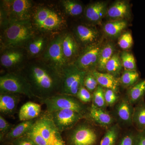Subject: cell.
Here are the masks:
<instances>
[{
  "mask_svg": "<svg viewBox=\"0 0 145 145\" xmlns=\"http://www.w3.org/2000/svg\"><path fill=\"white\" fill-rule=\"evenodd\" d=\"M18 72L25 78L35 98L40 102L61 92V72L42 59L26 63Z\"/></svg>",
  "mask_w": 145,
  "mask_h": 145,
  "instance_id": "obj_1",
  "label": "cell"
},
{
  "mask_svg": "<svg viewBox=\"0 0 145 145\" xmlns=\"http://www.w3.org/2000/svg\"><path fill=\"white\" fill-rule=\"evenodd\" d=\"M1 44L4 49L24 48L36 36L31 20H10L2 28Z\"/></svg>",
  "mask_w": 145,
  "mask_h": 145,
  "instance_id": "obj_2",
  "label": "cell"
},
{
  "mask_svg": "<svg viewBox=\"0 0 145 145\" xmlns=\"http://www.w3.org/2000/svg\"><path fill=\"white\" fill-rule=\"evenodd\" d=\"M31 21L35 29L46 33L60 29L66 23L62 15L46 7H40L33 11Z\"/></svg>",
  "mask_w": 145,
  "mask_h": 145,
  "instance_id": "obj_3",
  "label": "cell"
},
{
  "mask_svg": "<svg viewBox=\"0 0 145 145\" xmlns=\"http://www.w3.org/2000/svg\"><path fill=\"white\" fill-rule=\"evenodd\" d=\"M46 106L47 112H51L62 109L75 111L86 118L88 107L76 97L67 94H57L41 101Z\"/></svg>",
  "mask_w": 145,
  "mask_h": 145,
  "instance_id": "obj_4",
  "label": "cell"
},
{
  "mask_svg": "<svg viewBox=\"0 0 145 145\" xmlns=\"http://www.w3.org/2000/svg\"><path fill=\"white\" fill-rule=\"evenodd\" d=\"M22 94L35 99L31 87L23 75L19 72H7L0 77V93Z\"/></svg>",
  "mask_w": 145,
  "mask_h": 145,
  "instance_id": "obj_5",
  "label": "cell"
},
{
  "mask_svg": "<svg viewBox=\"0 0 145 145\" xmlns=\"http://www.w3.org/2000/svg\"><path fill=\"white\" fill-rule=\"evenodd\" d=\"M87 72L80 70L73 63L67 65L61 71L62 94L76 97L79 89L84 86Z\"/></svg>",
  "mask_w": 145,
  "mask_h": 145,
  "instance_id": "obj_6",
  "label": "cell"
},
{
  "mask_svg": "<svg viewBox=\"0 0 145 145\" xmlns=\"http://www.w3.org/2000/svg\"><path fill=\"white\" fill-rule=\"evenodd\" d=\"M2 7L5 11L9 21L31 20L33 4L30 0H7L2 1Z\"/></svg>",
  "mask_w": 145,
  "mask_h": 145,
  "instance_id": "obj_7",
  "label": "cell"
},
{
  "mask_svg": "<svg viewBox=\"0 0 145 145\" xmlns=\"http://www.w3.org/2000/svg\"><path fill=\"white\" fill-rule=\"evenodd\" d=\"M62 37L63 34H60L48 43L41 59L61 72L63 69L68 65L63 54Z\"/></svg>",
  "mask_w": 145,
  "mask_h": 145,
  "instance_id": "obj_8",
  "label": "cell"
},
{
  "mask_svg": "<svg viewBox=\"0 0 145 145\" xmlns=\"http://www.w3.org/2000/svg\"><path fill=\"white\" fill-rule=\"evenodd\" d=\"M68 131V140L71 145H94L97 142L96 130L88 123H78Z\"/></svg>",
  "mask_w": 145,
  "mask_h": 145,
  "instance_id": "obj_9",
  "label": "cell"
},
{
  "mask_svg": "<svg viewBox=\"0 0 145 145\" xmlns=\"http://www.w3.org/2000/svg\"><path fill=\"white\" fill-rule=\"evenodd\" d=\"M28 55L24 48H13L4 49L1 53L0 63L8 72H18L26 64Z\"/></svg>",
  "mask_w": 145,
  "mask_h": 145,
  "instance_id": "obj_10",
  "label": "cell"
},
{
  "mask_svg": "<svg viewBox=\"0 0 145 145\" xmlns=\"http://www.w3.org/2000/svg\"><path fill=\"white\" fill-rule=\"evenodd\" d=\"M47 113L60 133L72 129L81 119L84 118L78 112L69 109L60 110Z\"/></svg>",
  "mask_w": 145,
  "mask_h": 145,
  "instance_id": "obj_11",
  "label": "cell"
},
{
  "mask_svg": "<svg viewBox=\"0 0 145 145\" xmlns=\"http://www.w3.org/2000/svg\"><path fill=\"white\" fill-rule=\"evenodd\" d=\"M102 47L99 43L86 46L73 62V64L79 69L86 72H92L96 70Z\"/></svg>",
  "mask_w": 145,
  "mask_h": 145,
  "instance_id": "obj_12",
  "label": "cell"
},
{
  "mask_svg": "<svg viewBox=\"0 0 145 145\" xmlns=\"http://www.w3.org/2000/svg\"><path fill=\"white\" fill-rule=\"evenodd\" d=\"M34 127L50 145H52L55 133L58 130L47 112L37 119Z\"/></svg>",
  "mask_w": 145,
  "mask_h": 145,
  "instance_id": "obj_13",
  "label": "cell"
},
{
  "mask_svg": "<svg viewBox=\"0 0 145 145\" xmlns=\"http://www.w3.org/2000/svg\"><path fill=\"white\" fill-rule=\"evenodd\" d=\"M86 118L95 125L104 127H109L114 122V118L111 114L105 109L99 108L92 104L88 108Z\"/></svg>",
  "mask_w": 145,
  "mask_h": 145,
  "instance_id": "obj_14",
  "label": "cell"
},
{
  "mask_svg": "<svg viewBox=\"0 0 145 145\" xmlns=\"http://www.w3.org/2000/svg\"><path fill=\"white\" fill-rule=\"evenodd\" d=\"M74 31L78 42L86 46L96 43L99 37V31L96 28L85 25H77Z\"/></svg>",
  "mask_w": 145,
  "mask_h": 145,
  "instance_id": "obj_15",
  "label": "cell"
},
{
  "mask_svg": "<svg viewBox=\"0 0 145 145\" xmlns=\"http://www.w3.org/2000/svg\"><path fill=\"white\" fill-rule=\"evenodd\" d=\"M20 94L0 93V112L1 115L12 116L15 114L20 100Z\"/></svg>",
  "mask_w": 145,
  "mask_h": 145,
  "instance_id": "obj_16",
  "label": "cell"
},
{
  "mask_svg": "<svg viewBox=\"0 0 145 145\" xmlns=\"http://www.w3.org/2000/svg\"><path fill=\"white\" fill-rule=\"evenodd\" d=\"M62 48L68 64H72V60L78 56L79 52V46L72 34L69 33L63 34Z\"/></svg>",
  "mask_w": 145,
  "mask_h": 145,
  "instance_id": "obj_17",
  "label": "cell"
},
{
  "mask_svg": "<svg viewBox=\"0 0 145 145\" xmlns=\"http://www.w3.org/2000/svg\"><path fill=\"white\" fill-rule=\"evenodd\" d=\"M127 99L119 101L115 107V114L120 123L125 125L133 124L134 108Z\"/></svg>",
  "mask_w": 145,
  "mask_h": 145,
  "instance_id": "obj_18",
  "label": "cell"
},
{
  "mask_svg": "<svg viewBox=\"0 0 145 145\" xmlns=\"http://www.w3.org/2000/svg\"><path fill=\"white\" fill-rule=\"evenodd\" d=\"M107 3L105 2L98 1L89 5L84 11L87 20L93 23H99L107 12Z\"/></svg>",
  "mask_w": 145,
  "mask_h": 145,
  "instance_id": "obj_19",
  "label": "cell"
},
{
  "mask_svg": "<svg viewBox=\"0 0 145 145\" xmlns=\"http://www.w3.org/2000/svg\"><path fill=\"white\" fill-rule=\"evenodd\" d=\"M48 43L46 37L44 35L35 36L24 48L28 57L34 58L42 54Z\"/></svg>",
  "mask_w": 145,
  "mask_h": 145,
  "instance_id": "obj_20",
  "label": "cell"
},
{
  "mask_svg": "<svg viewBox=\"0 0 145 145\" xmlns=\"http://www.w3.org/2000/svg\"><path fill=\"white\" fill-rule=\"evenodd\" d=\"M130 8L129 3L124 1L114 3L108 9L107 16L114 20H124L130 15Z\"/></svg>",
  "mask_w": 145,
  "mask_h": 145,
  "instance_id": "obj_21",
  "label": "cell"
},
{
  "mask_svg": "<svg viewBox=\"0 0 145 145\" xmlns=\"http://www.w3.org/2000/svg\"><path fill=\"white\" fill-rule=\"evenodd\" d=\"M41 111V106L40 104L29 101L21 106L18 117L21 122L36 119L40 117Z\"/></svg>",
  "mask_w": 145,
  "mask_h": 145,
  "instance_id": "obj_22",
  "label": "cell"
},
{
  "mask_svg": "<svg viewBox=\"0 0 145 145\" xmlns=\"http://www.w3.org/2000/svg\"><path fill=\"white\" fill-rule=\"evenodd\" d=\"M37 119L22 121L13 127L5 137L3 141L11 142L13 140L25 135L34 126Z\"/></svg>",
  "mask_w": 145,
  "mask_h": 145,
  "instance_id": "obj_23",
  "label": "cell"
},
{
  "mask_svg": "<svg viewBox=\"0 0 145 145\" xmlns=\"http://www.w3.org/2000/svg\"><path fill=\"white\" fill-rule=\"evenodd\" d=\"M91 72L96 78L99 85L105 89H111L117 93L120 82L116 77L108 73L99 72L96 70Z\"/></svg>",
  "mask_w": 145,
  "mask_h": 145,
  "instance_id": "obj_24",
  "label": "cell"
},
{
  "mask_svg": "<svg viewBox=\"0 0 145 145\" xmlns=\"http://www.w3.org/2000/svg\"><path fill=\"white\" fill-rule=\"evenodd\" d=\"M133 125L138 132H142L145 129V102L144 100L134 108Z\"/></svg>",
  "mask_w": 145,
  "mask_h": 145,
  "instance_id": "obj_25",
  "label": "cell"
},
{
  "mask_svg": "<svg viewBox=\"0 0 145 145\" xmlns=\"http://www.w3.org/2000/svg\"><path fill=\"white\" fill-rule=\"evenodd\" d=\"M145 94V80L133 86L128 92V100L132 105L137 104L144 100Z\"/></svg>",
  "mask_w": 145,
  "mask_h": 145,
  "instance_id": "obj_26",
  "label": "cell"
},
{
  "mask_svg": "<svg viewBox=\"0 0 145 145\" xmlns=\"http://www.w3.org/2000/svg\"><path fill=\"white\" fill-rule=\"evenodd\" d=\"M127 24L126 21L124 20L108 22L104 25V31L108 36L115 38L126 27Z\"/></svg>",
  "mask_w": 145,
  "mask_h": 145,
  "instance_id": "obj_27",
  "label": "cell"
},
{
  "mask_svg": "<svg viewBox=\"0 0 145 145\" xmlns=\"http://www.w3.org/2000/svg\"><path fill=\"white\" fill-rule=\"evenodd\" d=\"M114 48L112 43L108 42L101 48L97 69L100 71H105L106 65L114 54Z\"/></svg>",
  "mask_w": 145,
  "mask_h": 145,
  "instance_id": "obj_28",
  "label": "cell"
},
{
  "mask_svg": "<svg viewBox=\"0 0 145 145\" xmlns=\"http://www.w3.org/2000/svg\"><path fill=\"white\" fill-rule=\"evenodd\" d=\"M61 3L65 12L69 16H80L83 12V7L81 3L73 0H63Z\"/></svg>",
  "mask_w": 145,
  "mask_h": 145,
  "instance_id": "obj_29",
  "label": "cell"
},
{
  "mask_svg": "<svg viewBox=\"0 0 145 145\" xmlns=\"http://www.w3.org/2000/svg\"><path fill=\"white\" fill-rule=\"evenodd\" d=\"M122 67L121 57L118 54H114L106 65L105 71L116 77L120 74Z\"/></svg>",
  "mask_w": 145,
  "mask_h": 145,
  "instance_id": "obj_30",
  "label": "cell"
},
{
  "mask_svg": "<svg viewBox=\"0 0 145 145\" xmlns=\"http://www.w3.org/2000/svg\"><path fill=\"white\" fill-rule=\"evenodd\" d=\"M120 132L117 125H112L109 127L101 140V145H114L116 143Z\"/></svg>",
  "mask_w": 145,
  "mask_h": 145,
  "instance_id": "obj_31",
  "label": "cell"
},
{
  "mask_svg": "<svg viewBox=\"0 0 145 145\" xmlns=\"http://www.w3.org/2000/svg\"><path fill=\"white\" fill-rule=\"evenodd\" d=\"M139 78V73L136 70H125L119 79V82L124 87H128L135 84Z\"/></svg>",
  "mask_w": 145,
  "mask_h": 145,
  "instance_id": "obj_32",
  "label": "cell"
},
{
  "mask_svg": "<svg viewBox=\"0 0 145 145\" xmlns=\"http://www.w3.org/2000/svg\"><path fill=\"white\" fill-rule=\"evenodd\" d=\"M104 91L103 88L99 85L92 93V104L99 108L105 110L107 105L105 100Z\"/></svg>",
  "mask_w": 145,
  "mask_h": 145,
  "instance_id": "obj_33",
  "label": "cell"
},
{
  "mask_svg": "<svg viewBox=\"0 0 145 145\" xmlns=\"http://www.w3.org/2000/svg\"><path fill=\"white\" fill-rule=\"evenodd\" d=\"M120 57L123 67L124 68L125 70H136V63L135 58L132 54L124 51L122 52Z\"/></svg>",
  "mask_w": 145,
  "mask_h": 145,
  "instance_id": "obj_34",
  "label": "cell"
},
{
  "mask_svg": "<svg viewBox=\"0 0 145 145\" xmlns=\"http://www.w3.org/2000/svg\"><path fill=\"white\" fill-rule=\"evenodd\" d=\"M99 85L97 80L92 72H87L84 79V87L92 94Z\"/></svg>",
  "mask_w": 145,
  "mask_h": 145,
  "instance_id": "obj_35",
  "label": "cell"
},
{
  "mask_svg": "<svg viewBox=\"0 0 145 145\" xmlns=\"http://www.w3.org/2000/svg\"><path fill=\"white\" fill-rule=\"evenodd\" d=\"M14 127L5 119L2 115H0V140L1 142L3 141L5 137L10 132Z\"/></svg>",
  "mask_w": 145,
  "mask_h": 145,
  "instance_id": "obj_36",
  "label": "cell"
},
{
  "mask_svg": "<svg viewBox=\"0 0 145 145\" xmlns=\"http://www.w3.org/2000/svg\"><path fill=\"white\" fill-rule=\"evenodd\" d=\"M118 44L120 47L123 49L130 48L133 44V39L131 34L127 32L121 35L119 39Z\"/></svg>",
  "mask_w": 145,
  "mask_h": 145,
  "instance_id": "obj_37",
  "label": "cell"
},
{
  "mask_svg": "<svg viewBox=\"0 0 145 145\" xmlns=\"http://www.w3.org/2000/svg\"><path fill=\"white\" fill-rule=\"evenodd\" d=\"M26 135L33 140L36 145H50L49 143L36 131L34 127Z\"/></svg>",
  "mask_w": 145,
  "mask_h": 145,
  "instance_id": "obj_38",
  "label": "cell"
},
{
  "mask_svg": "<svg viewBox=\"0 0 145 145\" xmlns=\"http://www.w3.org/2000/svg\"><path fill=\"white\" fill-rule=\"evenodd\" d=\"M76 97L82 103L86 104L92 101V94L83 86L78 90Z\"/></svg>",
  "mask_w": 145,
  "mask_h": 145,
  "instance_id": "obj_39",
  "label": "cell"
},
{
  "mask_svg": "<svg viewBox=\"0 0 145 145\" xmlns=\"http://www.w3.org/2000/svg\"><path fill=\"white\" fill-rule=\"evenodd\" d=\"M104 89L105 100L107 106H112L118 101L119 96L114 91L108 89Z\"/></svg>",
  "mask_w": 145,
  "mask_h": 145,
  "instance_id": "obj_40",
  "label": "cell"
},
{
  "mask_svg": "<svg viewBox=\"0 0 145 145\" xmlns=\"http://www.w3.org/2000/svg\"><path fill=\"white\" fill-rule=\"evenodd\" d=\"M11 143L12 145H36L26 134L13 140Z\"/></svg>",
  "mask_w": 145,
  "mask_h": 145,
  "instance_id": "obj_41",
  "label": "cell"
},
{
  "mask_svg": "<svg viewBox=\"0 0 145 145\" xmlns=\"http://www.w3.org/2000/svg\"><path fill=\"white\" fill-rule=\"evenodd\" d=\"M135 137L132 133H127L122 138L119 145H134Z\"/></svg>",
  "mask_w": 145,
  "mask_h": 145,
  "instance_id": "obj_42",
  "label": "cell"
},
{
  "mask_svg": "<svg viewBox=\"0 0 145 145\" xmlns=\"http://www.w3.org/2000/svg\"><path fill=\"white\" fill-rule=\"evenodd\" d=\"M134 145H145V134L142 132H138L135 135Z\"/></svg>",
  "mask_w": 145,
  "mask_h": 145,
  "instance_id": "obj_43",
  "label": "cell"
},
{
  "mask_svg": "<svg viewBox=\"0 0 145 145\" xmlns=\"http://www.w3.org/2000/svg\"><path fill=\"white\" fill-rule=\"evenodd\" d=\"M52 145H66L61 135V133L58 131L55 133L54 140Z\"/></svg>",
  "mask_w": 145,
  "mask_h": 145,
  "instance_id": "obj_44",
  "label": "cell"
},
{
  "mask_svg": "<svg viewBox=\"0 0 145 145\" xmlns=\"http://www.w3.org/2000/svg\"><path fill=\"white\" fill-rule=\"evenodd\" d=\"M142 132L143 133H144V134H145V129L143 131H142Z\"/></svg>",
  "mask_w": 145,
  "mask_h": 145,
  "instance_id": "obj_45",
  "label": "cell"
}]
</instances>
